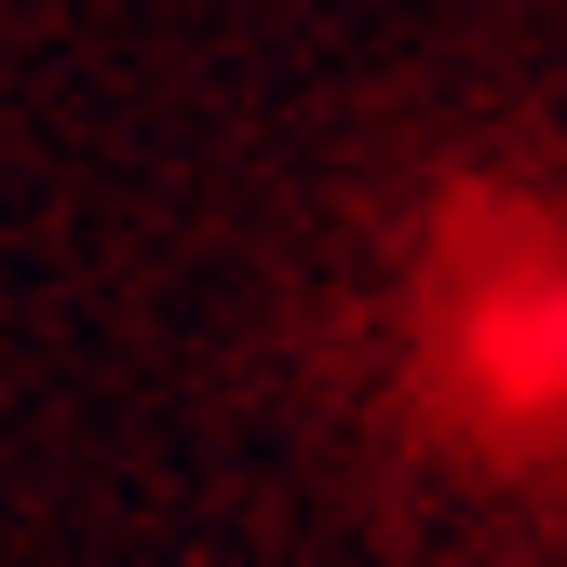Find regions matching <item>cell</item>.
I'll use <instances>...</instances> for the list:
<instances>
[{"instance_id": "6da1fadb", "label": "cell", "mask_w": 567, "mask_h": 567, "mask_svg": "<svg viewBox=\"0 0 567 567\" xmlns=\"http://www.w3.org/2000/svg\"><path fill=\"white\" fill-rule=\"evenodd\" d=\"M460 365H473V392L501 419L567 405V270H527V257L473 270L460 284Z\"/></svg>"}]
</instances>
